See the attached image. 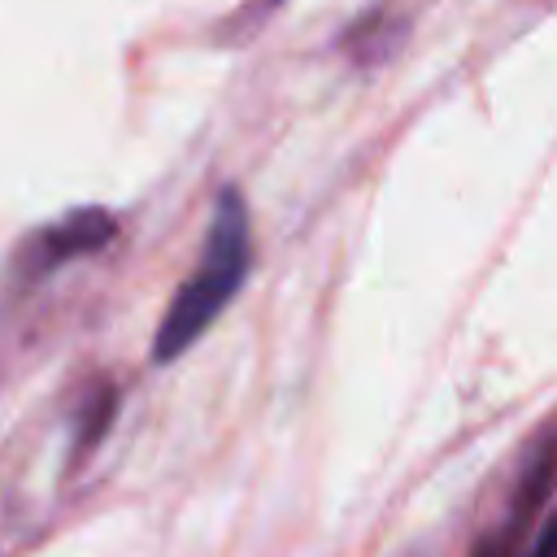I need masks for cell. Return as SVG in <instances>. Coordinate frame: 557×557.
<instances>
[{"mask_svg": "<svg viewBox=\"0 0 557 557\" xmlns=\"http://www.w3.org/2000/svg\"><path fill=\"white\" fill-rule=\"evenodd\" d=\"M248 265H252L248 205H244L239 187H222L213 200V213H209L200 265L170 300V309L157 326V339H152V361H174L178 352H187L209 331V322L231 305V296L248 278Z\"/></svg>", "mask_w": 557, "mask_h": 557, "instance_id": "6da1fadb", "label": "cell"}, {"mask_svg": "<svg viewBox=\"0 0 557 557\" xmlns=\"http://www.w3.org/2000/svg\"><path fill=\"white\" fill-rule=\"evenodd\" d=\"M113 231H117L113 213H104V209H74L65 218L48 222L39 235H30L17 248V270L39 278V274H48V270H57V265H65L74 257H87V252L104 248L113 239Z\"/></svg>", "mask_w": 557, "mask_h": 557, "instance_id": "7a4b0ae2", "label": "cell"}, {"mask_svg": "<svg viewBox=\"0 0 557 557\" xmlns=\"http://www.w3.org/2000/svg\"><path fill=\"white\" fill-rule=\"evenodd\" d=\"M548 487H553V435L540 431V440L531 448V461L522 466V483L513 492V505H509L505 522L496 531L479 535V544H474L470 557H522L527 553L531 522L548 505Z\"/></svg>", "mask_w": 557, "mask_h": 557, "instance_id": "3957f363", "label": "cell"}, {"mask_svg": "<svg viewBox=\"0 0 557 557\" xmlns=\"http://www.w3.org/2000/svg\"><path fill=\"white\" fill-rule=\"evenodd\" d=\"M553 544H557V527H553V518H544L535 540H531V548H527V557H553Z\"/></svg>", "mask_w": 557, "mask_h": 557, "instance_id": "277c9868", "label": "cell"}]
</instances>
